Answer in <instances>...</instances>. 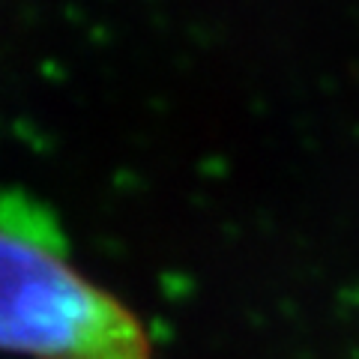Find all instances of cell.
<instances>
[{
	"label": "cell",
	"mask_w": 359,
	"mask_h": 359,
	"mask_svg": "<svg viewBox=\"0 0 359 359\" xmlns=\"http://www.w3.org/2000/svg\"><path fill=\"white\" fill-rule=\"evenodd\" d=\"M0 353L21 359H153L147 327L72 264L54 216L0 195Z\"/></svg>",
	"instance_id": "obj_1"
}]
</instances>
